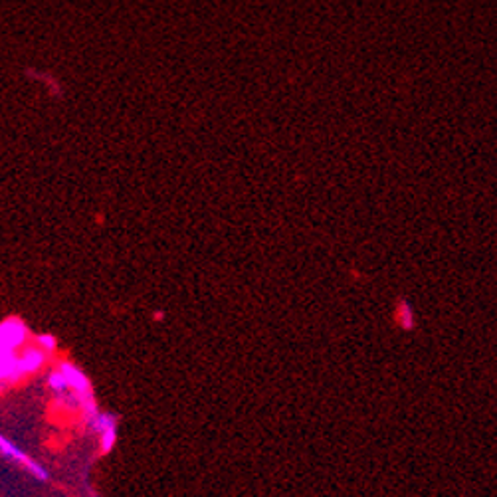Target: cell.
Wrapping results in <instances>:
<instances>
[{"label": "cell", "mask_w": 497, "mask_h": 497, "mask_svg": "<svg viewBox=\"0 0 497 497\" xmlns=\"http://www.w3.org/2000/svg\"><path fill=\"white\" fill-rule=\"evenodd\" d=\"M0 456H4L6 460L18 464V466H22L24 469H28L30 474H32L34 478L40 479V481H46V479L50 478L48 471L44 469V466H40L36 460H32L26 452L22 450V448H18L14 442H10L4 434H0Z\"/></svg>", "instance_id": "obj_1"}, {"label": "cell", "mask_w": 497, "mask_h": 497, "mask_svg": "<svg viewBox=\"0 0 497 497\" xmlns=\"http://www.w3.org/2000/svg\"><path fill=\"white\" fill-rule=\"evenodd\" d=\"M28 337V329L18 320L0 323V353H16Z\"/></svg>", "instance_id": "obj_2"}, {"label": "cell", "mask_w": 497, "mask_h": 497, "mask_svg": "<svg viewBox=\"0 0 497 497\" xmlns=\"http://www.w3.org/2000/svg\"><path fill=\"white\" fill-rule=\"evenodd\" d=\"M46 351L38 347H28L24 349L22 353H18L20 366H22V373L26 375H34L38 371H42V366L46 365Z\"/></svg>", "instance_id": "obj_3"}, {"label": "cell", "mask_w": 497, "mask_h": 497, "mask_svg": "<svg viewBox=\"0 0 497 497\" xmlns=\"http://www.w3.org/2000/svg\"><path fill=\"white\" fill-rule=\"evenodd\" d=\"M22 376L18 353H0V383H16Z\"/></svg>", "instance_id": "obj_4"}, {"label": "cell", "mask_w": 497, "mask_h": 497, "mask_svg": "<svg viewBox=\"0 0 497 497\" xmlns=\"http://www.w3.org/2000/svg\"><path fill=\"white\" fill-rule=\"evenodd\" d=\"M48 386H50V390L54 394H58V396H64V394L72 393L70 386H67L66 376L62 375V371H58V368L48 375Z\"/></svg>", "instance_id": "obj_5"}, {"label": "cell", "mask_w": 497, "mask_h": 497, "mask_svg": "<svg viewBox=\"0 0 497 497\" xmlns=\"http://www.w3.org/2000/svg\"><path fill=\"white\" fill-rule=\"evenodd\" d=\"M396 320H398V323H400L404 329L413 327L414 313L406 301H398V307H396Z\"/></svg>", "instance_id": "obj_6"}, {"label": "cell", "mask_w": 497, "mask_h": 497, "mask_svg": "<svg viewBox=\"0 0 497 497\" xmlns=\"http://www.w3.org/2000/svg\"><path fill=\"white\" fill-rule=\"evenodd\" d=\"M38 347L46 353H52L56 349V339L50 337V335H42V337H38Z\"/></svg>", "instance_id": "obj_7"}]
</instances>
